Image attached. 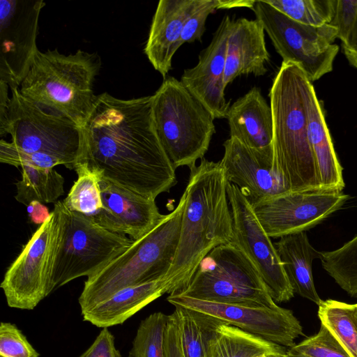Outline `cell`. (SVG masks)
I'll return each mask as SVG.
<instances>
[{"label":"cell","mask_w":357,"mask_h":357,"mask_svg":"<svg viewBox=\"0 0 357 357\" xmlns=\"http://www.w3.org/2000/svg\"><path fill=\"white\" fill-rule=\"evenodd\" d=\"M357 17V0H337L335 16L331 23L337 30V38L344 42Z\"/></svg>","instance_id":"cell-36"},{"label":"cell","mask_w":357,"mask_h":357,"mask_svg":"<svg viewBox=\"0 0 357 357\" xmlns=\"http://www.w3.org/2000/svg\"><path fill=\"white\" fill-rule=\"evenodd\" d=\"M200 0H160L153 16L144 53L153 67L166 78L172 58L181 46L185 22Z\"/></svg>","instance_id":"cell-19"},{"label":"cell","mask_w":357,"mask_h":357,"mask_svg":"<svg viewBox=\"0 0 357 357\" xmlns=\"http://www.w3.org/2000/svg\"><path fill=\"white\" fill-rule=\"evenodd\" d=\"M268 356H260V357H267Z\"/></svg>","instance_id":"cell-45"},{"label":"cell","mask_w":357,"mask_h":357,"mask_svg":"<svg viewBox=\"0 0 357 357\" xmlns=\"http://www.w3.org/2000/svg\"><path fill=\"white\" fill-rule=\"evenodd\" d=\"M255 1H245V0H237V1H222L220 0L219 6L218 9L220 8H231L235 7H247L252 8L255 4Z\"/></svg>","instance_id":"cell-42"},{"label":"cell","mask_w":357,"mask_h":357,"mask_svg":"<svg viewBox=\"0 0 357 357\" xmlns=\"http://www.w3.org/2000/svg\"><path fill=\"white\" fill-rule=\"evenodd\" d=\"M289 356V355H288ZM289 357H301V356H289Z\"/></svg>","instance_id":"cell-44"},{"label":"cell","mask_w":357,"mask_h":357,"mask_svg":"<svg viewBox=\"0 0 357 357\" xmlns=\"http://www.w3.org/2000/svg\"><path fill=\"white\" fill-rule=\"evenodd\" d=\"M319 254L323 268L350 296L357 298V235L340 248Z\"/></svg>","instance_id":"cell-29"},{"label":"cell","mask_w":357,"mask_h":357,"mask_svg":"<svg viewBox=\"0 0 357 357\" xmlns=\"http://www.w3.org/2000/svg\"><path fill=\"white\" fill-rule=\"evenodd\" d=\"M74 170L77 179L63 202L69 210L91 215L102 207L100 178L82 165H76Z\"/></svg>","instance_id":"cell-31"},{"label":"cell","mask_w":357,"mask_h":357,"mask_svg":"<svg viewBox=\"0 0 357 357\" xmlns=\"http://www.w3.org/2000/svg\"><path fill=\"white\" fill-rule=\"evenodd\" d=\"M9 86L0 80V135H7L8 111L10 98L8 96Z\"/></svg>","instance_id":"cell-39"},{"label":"cell","mask_w":357,"mask_h":357,"mask_svg":"<svg viewBox=\"0 0 357 357\" xmlns=\"http://www.w3.org/2000/svg\"><path fill=\"white\" fill-rule=\"evenodd\" d=\"M226 119L230 137L251 148L273 144L272 111L259 88H252L230 105Z\"/></svg>","instance_id":"cell-22"},{"label":"cell","mask_w":357,"mask_h":357,"mask_svg":"<svg viewBox=\"0 0 357 357\" xmlns=\"http://www.w3.org/2000/svg\"><path fill=\"white\" fill-rule=\"evenodd\" d=\"M100 64L96 54L81 50L68 55L57 49L38 50L19 86L20 93L43 109L82 128L97 97L93 86Z\"/></svg>","instance_id":"cell-4"},{"label":"cell","mask_w":357,"mask_h":357,"mask_svg":"<svg viewBox=\"0 0 357 357\" xmlns=\"http://www.w3.org/2000/svg\"><path fill=\"white\" fill-rule=\"evenodd\" d=\"M267 357H289V356L287 354V352H286L284 354H275L268 355Z\"/></svg>","instance_id":"cell-43"},{"label":"cell","mask_w":357,"mask_h":357,"mask_svg":"<svg viewBox=\"0 0 357 357\" xmlns=\"http://www.w3.org/2000/svg\"><path fill=\"white\" fill-rule=\"evenodd\" d=\"M165 357H185L176 313L169 315L165 340Z\"/></svg>","instance_id":"cell-38"},{"label":"cell","mask_w":357,"mask_h":357,"mask_svg":"<svg viewBox=\"0 0 357 357\" xmlns=\"http://www.w3.org/2000/svg\"><path fill=\"white\" fill-rule=\"evenodd\" d=\"M287 354L301 357H350L338 340L321 324L316 335L290 347Z\"/></svg>","instance_id":"cell-33"},{"label":"cell","mask_w":357,"mask_h":357,"mask_svg":"<svg viewBox=\"0 0 357 357\" xmlns=\"http://www.w3.org/2000/svg\"><path fill=\"white\" fill-rule=\"evenodd\" d=\"M270 54L265 41V31L257 20L244 17L234 20L226 51L225 84L241 75L261 76L266 73Z\"/></svg>","instance_id":"cell-20"},{"label":"cell","mask_w":357,"mask_h":357,"mask_svg":"<svg viewBox=\"0 0 357 357\" xmlns=\"http://www.w3.org/2000/svg\"><path fill=\"white\" fill-rule=\"evenodd\" d=\"M176 294L221 303L277 305L257 268L231 243L212 250L202 259L188 286Z\"/></svg>","instance_id":"cell-8"},{"label":"cell","mask_w":357,"mask_h":357,"mask_svg":"<svg viewBox=\"0 0 357 357\" xmlns=\"http://www.w3.org/2000/svg\"><path fill=\"white\" fill-rule=\"evenodd\" d=\"M26 211L31 222L40 225L48 218L51 213L46 206L37 201L31 202L26 206Z\"/></svg>","instance_id":"cell-41"},{"label":"cell","mask_w":357,"mask_h":357,"mask_svg":"<svg viewBox=\"0 0 357 357\" xmlns=\"http://www.w3.org/2000/svg\"><path fill=\"white\" fill-rule=\"evenodd\" d=\"M349 198L342 192H288L252 207L267 235L281 238L315 227Z\"/></svg>","instance_id":"cell-15"},{"label":"cell","mask_w":357,"mask_h":357,"mask_svg":"<svg viewBox=\"0 0 357 357\" xmlns=\"http://www.w3.org/2000/svg\"><path fill=\"white\" fill-rule=\"evenodd\" d=\"M234 22L229 15L222 19L213 38L199 55L197 64L185 69L181 82L211 113L214 119L226 118L230 101L225 96L227 44Z\"/></svg>","instance_id":"cell-18"},{"label":"cell","mask_w":357,"mask_h":357,"mask_svg":"<svg viewBox=\"0 0 357 357\" xmlns=\"http://www.w3.org/2000/svg\"><path fill=\"white\" fill-rule=\"evenodd\" d=\"M43 0L0 1V80L19 87L38 51L36 38Z\"/></svg>","instance_id":"cell-13"},{"label":"cell","mask_w":357,"mask_h":357,"mask_svg":"<svg viewBox=\"0 0 357 357\" xmlns=\"http://www.w3.org/2000/svg\"><path fill=\"white\" fill-rule=\"evenodd\" d=\"M61 220L54 207L7 268L1 283L8 305L33 310L50 295L53 266L59 242Z\"/></svg>","instance_id":"cell-11"},{"label":"cell","mask_w":357,"mask_h":357,"mask_svg":"<svg viewBox=\"0 0 357 357\" xmlns=\"http://www.w3.org/2000/svg\"><path fill=\"white\" fill-rule=\"evenodd\" d=\"M22 332L13 324L0 325V357H39Z\"/></svg>","instance_id":"cell-34"},{"label":"cell","mask_w":357,"mask_h":357,"mask_svg":"<svg viewBox=\"0 0 357 357\" xmlns=\"http://www.w3.org/2000/svg\"><path fill=\"white\" fill-rule=\"evenodd\" d=\"M275 246L294 292L319 306L323 300L315 289L312 267L320 254L310 243L306 232L282 236Z\"/></svg>","instance_id":"cell-24"},{"label":"cell","mask_w":357,"mask_h":357,"mask_svg":"<svg viewBox=\"0 0 357 357\" xmlns=\"http://www.w3.org/2000/svg\"><path fill=\"white\" fill-rule=\"evenodd\" d=\"M183 192L178 245L172 266L165 276L169 294L189 284L202 259L215 248L231 242L233 221L226 178L220 162L201 159L190 169Z\"/></svg>","instance_id":"cell-2"},{"label":"cell","mask_w":357,"mask_h":357,"mask_svg":"<svg viewBox=\"0 0 357 357\" xmlns=\"http://www.w3.org/2000/svg\"><path fill=\"white\" fill-rule=\"evenodd\" d=\"M318 317L350 357H357L356 304L327 299L319 305Z\"/></svg>","instance_id":"cell-28"},{"label":"cell","mask_w":357,"mask_h":357,"mask_svg":"<svg viewBox=\"0 0 357 357\" xmlns=\"http://www.w3.org/2000/svg\"><path fill=\"white\" fill-rule=\"evenodd\" d=\"M102 207L90 216L102 227L135 241L151 230L164 217L155 199L100 178Z\"/></svg>","instance_id":"cell-17"},{"label":"cell","mask_w":357,"mask_h":357,"mask_svg":"<svg viewBox=\"0 0 357 357\" xmlns=\"http://www.w3.org/2000/svg\"><path fill=\"white\" fill-rule=\"evenodd\" d=\"M342 48L349 64L357 68V17L348 38L342 43Z\"/></svg>","instance_id":"cell-40"},{"label":"cell","mask_w":357,"mask_h":357,"mask_svg":"<svg viewBox=\"0 0 357 357\" xmlns=\"http://www.w3.org/2000/svg\"><path fill=\"white\" fill-rule=\"evenodd\" d=\"M282 61L292 62L312 82L333 70L339 51L333 44L337 30L332 24L312 26L297 22L264 0L255 1L251 8Z\"/></svg>","instance_id":"cell-10"},{"label":"cell","mask_w":357,"mask_h":357,"mask_svg":"<svg viewBox=\"0 0 357 357\" xmlns=\"http://www.w3.org/2000/svg\"><path fill=\"white\" fill-rule=\"evenodd\" d=\"M169 317V315L158 312L142 320L129 357H165V340Z\"/></svg>","instance_id":"cell-32"},{"label":"cell","mask_w":357,"mask_h":357,"mask_svg":"<svg viewBox=\"0 0 357 357\" xmlns=\"http://www.w3.org/2000/svg\"><path fill=\"white\" fill-rule=\"evenodd\" d=\"M306 78L299 66L282 61L268 93L273 168L289 192L323 191L308 137L304 99Z\"/></svg>","instance_id":"cell-3"},{"label":"cell","mask_w":357,"mask_h":357,"mask_svg":"<svg viewBox=\"0 0 357 357\" xmlns=\"http://www.w3.org/2000/svg\"><path fill=\"white\" fill-rule=\"evenodd\" d=\"M169 289L165 277L123 288L107 299L82 312L83 320L99 328L122 324Z\"/></svg>","instance_id":"cell-23"},{"label":"cell","mask_w":357,"mask_h":357,"mask_svg":"<svg viewBox=\"0 0 357 357\" xmlns=\"http://www.w3.org/2000/svg\"><path fill=\"white\" fill-rule=\"evenodd\" d=\"M220 0H200L199 3L185 23L181 38V45L185 43L202 40L205 31L208 16L218 9Z\"/></svg>","instance_id":"cell-35"},{"label":"cell","mask_w":357,"mask_h":357,"mask_svg":"<svg viewBox=\"0 0 357 357\" xmlns=\"http://www.w3.org/2000/svg\"><path fill=\"white\" fill-rule=\"evenodd\" d=\"M227 192L233 221L234 237L231 243L257 268L273 301H289L294 292L275 245L239 188L228 183Z\"/></svg>","instance_id":"cell-12"},{"label":"cell","mask_w":357,"mask_h":357,"mask_svg":"<svg viewBox=\"0 0 357 357\" xmlns=\"http://www.w3.org/2000/svg\"><path fill=\"white\" fill-rule=\"evenodd\" d=\"M82 132L75 166L154 199L176 184V168L156 131L153 96L98 95Z\"/></svg>","instance_id":"cell-1"},{"label":"cell","mask_w":357,"mask_h":357,"mask_svg":"<svg viewBox=\"0 0 357 357\" xmlns=\"http://www.w3.org/2000/svg\"><path fill=\"white\" fill-rule=\"evenodd\" d=\"M184 205L183 194L177 206L151 230L133 241L121 254L87 278L78 298L82 312L123 288L166 276L177 250Z\"/></svg>","instance_id":"cell-5"},{"label":"cell","mask_w":357,"mask_h":357,"mask_svg":"<svg viewBox=\"0 0 357 357\" xmlns=\"http://www.w3.org/2000/svg\"><path fill=\"white\" fill-rule=\"evenodd\" d=\"M286 352L284 347L222 323L215 330L206 357H260Z\"/></svg>","instance_id":"cell-25"},{"label":"cell","mask_w":357,"mask_h":357,"mask_svg":"<svg viewBox=\"0 0 357 357\" xmlns=\"http://www.w3.org/2000/svg\"><path fill=\"white\" fill-rule=\"evenodd\" d=\"M21 179L16 183L15 199L27 206L33 201L56 203L64 194V178L54 168L21 167Z\"/></svg>","instance_id":"cell-27"},{"label":"cell","mask_w":357,"mask_h":357,"mask_svg":"<svg viewBox=\"0 0 357 357\" xmlns=\"http://www.w3.org/2000/svg\"><path fill=\"white\" fill-rule=\"evenodd\" d=\"M54 207L59 213L61 232L50 293L76 278L95 274L134 241L102 227L90 215L69 210L63 201Z\"/></svg>","instance_id":"cell-7"},{"label":"cell","mask_w":357,"mask_h":357,"mask_svg":"<svg viewBox=\"0 0 357 357\" xmlns=\"http://www.w3.org/2000/svg\"><path fill=\"white\" fill-rule=\"evenodd\" d=\"M153 96L158 136L175 168L192 169L204 158L215 132L211 113L174 77L164 79Z\"/></svg>","instance_id":"cell-6"},{"label":"cell","mask_w":357,"mask_h":357,"mask_svg":"<svg viewBox=\"0 0 357 357\" xmlns=\"http://www.w3.org/2000/svg\"><path fill=\"white\" fill-rule=\"evenodd\" d=\"M356 307H357V303H356Z\"/></svg>","instance_id":"cell-46"},{"label":"cell","mask_w":357,"mask_h":357,"mask_svg":"<svg viewBox=\"0 0 357 357\" xmlns=\"http://www.w3.org/2000/svg\"><path fill=\"white\" fill-rule=\"evenodd\" d=\"M266 3L301 24L321 26L331 24L337 0H264Z\"/></svg>","instance_id":"cell-30"},{"label":"cell","mask_w":357,"mask_h":357,"mask_svg":"<svg viewBox=\"0 0 357 357\" xmlns=\"http://www.w3.org/2000/svg\"><path fill=\"white\" fill-rule=\"evenodd\" d=\"M79 357H121L115 347L114 337L103 328L90 347Z\"/></svg>","instance_id":"cell-37"},{"label":"cell","mask_w":357,"mask_h":357,"mask_svg":"<svg viewBox=\"0 0 357 357\" xmlns=\"http://www.w3.org/2000/svg\"><path fill=\"white\" fill-rule=\"evenodd\" d=\"M223 146L220 162L226 178L239 188L252 206L289 192L274 170L273 144L251 148L229 137Z\"/></svg>","instance_id":"cell-16"},{"label":"cell","mask_w":357,"mask_h":357,"mask_svg":"<svg viewBox=\"0 0 357 357\" xmlns=\"http://www.w3.org/2000/svg\"><path fill=\"white\" fill-rule=\"evenodd\" d=\"M7 135L0 144L22 153L46 154L59 158L74 169L79 157L82 128L71 120L39 107L21 95L19 87L10 89Z\"/></svg>","instance_id":"cell-9"},{"label":"cell","mask_w":357,"mask_h":357,"mask_svg":"<svg viewBox=\"0 0 357 357\" xmlns=\"http://www.w3.org/2000/svg\"><path fill=\"white\" fill-rule=\"evenodd\" d=\"M173 305L191 308L215 317L268 342L291 347L303 335V327L291 310L278 305L273 307L211 302L176 294L167 298Z\"/></svg>","instance_id":"cell-14"},{"label":"cell","mask_w":357,"mask_h":357,"mask_svg":"<svg viewBox=\"0 0 357 357\" xmlns=\"http://www.w3.org/2000/svg\"><path fill=\"white\" fill-rule=\"evenodd\" d=\"M304 99L310 142L315 158L323 191L342 192L344 188L341 167L327 127L322 106L312 82L307 77L304 84Z\"/></svg>","instance_id":"cell-21"},{"label":"cell","mask_w":357,"mask_h":357,"mask_svg":"<svg viewBox=\"0 0 357 357\" xmlns=\"http://www.w3.org/2000/svg\"><path fill=\"white\" fill-rule=\"evenodd\" d=\"M174 312L185 357H206L215 330L224 322L215 317L180 305L175 306Z\"/></svg>","instance_id":"cell-26"}]
</instances>
